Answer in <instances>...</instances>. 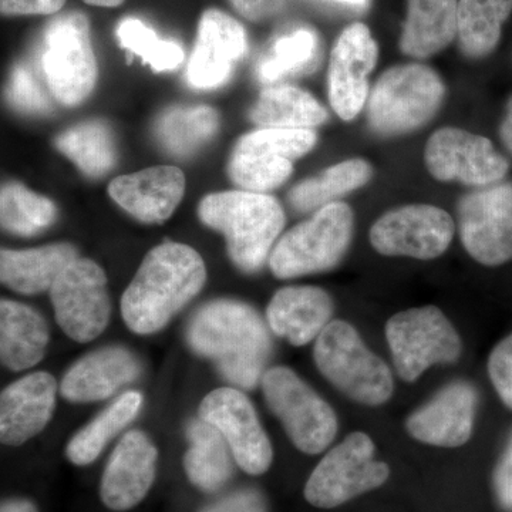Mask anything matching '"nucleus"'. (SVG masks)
<instances>
[{"label":"nucleus","mask_w":512,"mask_h":512,"mask_svg":"<svg viewBox=\"0 0 512 512\" xmlns=\"http://www.w3.org/2000/svg\"><path fill=\"white\" fill-rule=\"evenodd\" d=\"M183 171L171 165L151 167L111 181L110 197L136 220L161 224L173 215L183 200Z\"/></svg>","instance_id":"obj_22"},{"label":"nucleus","mask_w":512,"mask_h":512,"mask_svg":"<svg viewBox=\"0 0 512 512\" xmlns=\"http://www.w3.org/2000/svg\"><path fill=\"white\" fill-rule=\"evenodd\" d=\"M261 384L266 404L299 451L315 456L335 440L339 430L335 410L293 370L271 367Z\"/></svg>","instance_id":"obj_7"},{"label":"nucleus","mask_w":512,"mask_h":512,"mask_svg":"<svg viewBox=\"0 0 512 512\" xmlns=\"http://www.w3.org/2000/svg\"><path fill=\"white\" fill-rule=\"evenodd\" d=\"M494 490L501 507L512 511V436L495 468Z\"/></svg>","instance_id":"obj_41"},{"label":"nucleus","mask_w":512,"mask_h":512,"mask_svg":"<svg viewBox=\"0 0 512 512\" xmlns=\"http://www.w3.org/2000/svg\"><path fill=\"white\" fill-rule=\"evenodd\" d=\"M285 0H231L232 6L252 22H261L274 16L284 6Z\"/></svg>","instance_id":"obj_43"},{"label":"nucleus","mask_w":512,"mask_h":512,"mask_svg":"<svg viewBox=\"0 0 512 512\" xmlns=\"http://www.w3.org/2000/svg\"><path fill=\"white\" fill-rule=\"evenodd\" d=\"M316 141L313 130L259 128L238 141L229 161V175L245 191L274 190L292 174L293 161L313 150Z\"/></svg>","instance_id":"obj_11"},{"label":"nucleus","mask_w":512,"mask_h":512,"mask_svg":"<svg viewBox=\"0 0 512 512\" xmlns=\"http://www.w3.org/2000/svg\"><path fill=\"white\" fill-rule=\"evenodd\" d=\"M57 325L76 342L99 338L109 326L111 303L107 276L92 259L77 258L50 289Z\"/></svg>","instance_id":"obj_12"},{"label":"nucleus","mask_w":512,"mask_h":512,"mask_svg":"<svg viewBox=\"0 0 512 512\" xmlns=\"http://www.w3.org/2000/svg\"><path fill=\"white\" fill-rule=\"evenodd\" d=\"M461 242L485 266L512 259V183H497L466 195L458 204Z\"/></svg>","instance_id":"obj_13"},{"label":"nucleus","mask_w":512,"mask_h":512,"mask_svg":"<svg viewBox=\"0 0 512 512\" xmlns=\"http://www.w3.org/2000/svg\"><path fill=\"white\" fill-rule=\"evenodd\" d=\"M375 451V443L363 431L349 434L313 470L305 485L306 501L329 510L386 483L390 468L375 460Z\"/></svg>","instance_id":"obj_9"},{"label":"nucleus","mask_w":512,"mask_h":512,"mask_svg":"<svg viewBox=\"0 0 512 512\" xmlns=\"http://www.w3.org/2000/svg\"><path fill=\"white\" fill-rule=\"evenodd\" d=\"M477 404L478 394L473 384L463 380L447 384L407 417V433L429 446H464L473 434Z\"/></svg>","instance_id":"obj_18"},{"label":"nucleus","mask_w":512,"mask_h":512,"mask_svg":"<svg viewBox=\"0 0 512 512\" xmlns=\"http://www.w3.org/2000/svg\"><path fill=\"white\" fill-rule=\"evenodd\" d=\"M84 2L89 3V5L93 6H104V8H114V6H119L123 3V0H84Z\"/></svg>","instance_id":"obj_46"},{"label":"nucleus","mask_w":512,"mask_h":512,"mask_svg":"<svg viewBox=\"0 0 512 512\" xmlns=\"http://www.w3.org/2000/svg\"><path fill=\"white\" fill-rule=\"evenodd\" d=\"M121 46L150 64L156 72L173 70L184 60V50L178 43L160 39L154 30L137 19H126L117 29Z\"/></svg>","instance_id":"obj_36"},{"label":"nucleus","mask_w":512,"mask_h":512,"mask_svg":"<svg viewBox=\"0 0 512 512\" xmlns=\"http://www.w3.org/2000/svg\"><path fill=\"white\" fill-rule=\"evenodd\" d=\"M207 281L201 255L188 245L164 242L151 249L121 299L131 332L151 335L191 302Z\"/></svg>","instance_id":"obj_2"},{"label":"nucleus","mask_w":512,"mask_h":512,"mask_svg":"<svg viewBox=\"0 0 512 512\" xmlns=\"http://www.w3.org/2000/svg\"><path fill=\"white\" fill-rule=\"evenodd\" d=\"M456 224L447 211L427 204L386 212L370 228V244L379 254L430 261L447 251Z\"/></svg>","instance_id":"obj_14"},{"label":"nucleus","mask_w":512,"mask_h":512,"mask_svg":"<svg viewBox=\"0 0 512 512\" xmlns=\"http://www.w3.org/2000/svg\"><path fill=\"white\" fill-rule=\"evenodd\" d=\"M143 406V396L136 390L121 394L119 399L107 407L104 412L74 434L66 447V457L76 466H89L100 456L104 447L120 431L136 419Z\"/></svg>","instance_id":"obj_31"},{"label":"nucleus","mask_w":512,"mask_h":512,"mask_svg":"<svg viewBox=\"0 0 512 512\" xmlns=\"http://www.w3.org/2000/svg\"><path fill=\"white\" fill-rule=\"evenodd\" d=\"M50 333L46 320L25 303L0 302V357L13 372L36 366L45 357Z\"/></svg>","instance_id":"obj_26"},{"label":"nucleus","mask_w":512,"mask_h":512,"mask_svg":"<svg viewBox=\"0 0 512 512\" xmlns=\"http://www.w3.org/2000/svg\"><path fill=\"white\" fill-rule=\"evenodd\" d=\"M500 137L505 148L512 154V97L508 101L507 109H505V116L500 127Z\"/></svg>","instance_id":"obj_44"},{"label":"nucleus","mask_w":512,"mask_h":512,"mask_svg":"<svg viewBox=\"0 0 512 512\" xmlns=\"http://www.w3.org/2000/svg\"><path fill=\"white\" fill-rule=\"evenodd\" d=\"M57 383L47 372L9 384L0 396V440L6 446H22L42 433L56 406Z\"/></svg>","instance_id":"obj_21"},{"label":"nucleus","mask_w":512,"mask_h":512,"mask_svg":"<svg viewBox=\"0 0 512 512\" xmlns=\"http://www.w3.org/2000/svg\"><path fill=\"white\" fill-rule=\"evenodd\" d=\"M444 94L443 80L429 66L410 63L390 67L367 100V121L380 136L412 133L436 116Z\"/></svg>","instance_id":"obj_5"},{"label":"nucleus","mask_w":512,"mask_h":512,"mask_svg":"<svg viewBox=\"0 0 512 512\" xmlns=\"http://www.w3.org/2000/svg\"><path fill=\"white\" fill-rule=\"evenodd\" d=\"M52 201L20 184H8L0 194L2 227L20 237H32L45 231L56 220Z\"/></svg>","instance_id":"obj_35"},{"label":"nucleus","mask_w":512,"mask_h":512,"mask_svg":"<svg viewBox=\"0 0 512 512\" xmlns=\"http://www.w3.org/2000/svg\"><path fill=\"white\" fill-rule=\"evenodd\" d=\"M158 451L143 431H128L107 461L100 497L113 511H127L146 498L156 478Z\"/></svg>","instance_id":"obj_19"},{"label":"nucleus","mask_w":512,"mask_h":512,"mask_svg":"<svg viewBox=\"0 0 512 512\" xmlns=\"http://www.w3.org/2000/svg\"><path fill=\"white\" fill-rule=\"evenodd\" d=\"M66 0H0L3 15H52L63 8Z\"/></svg>","instance_id":"obj_42"},{"label":"nucleus","mask_w":512,"mask_h":512,"mask_svg":"<svg viewBox=\"0 0 512 512\" xmlns=\"http://www.w3.org/2000/svg\"><path fill=\"white\" fill-rule=\"evenodd\" d=\"M511 13L512 0H458L457 39L461 52L470 59L491 55Z\"/></svg>","instance_id":"obj_30"},{"label":"nucleus","mask_w":512,"mask_h":512,"mask_svg":"<svg viewBox=\"0 0 512 512\" xmlns=\"http://www.w3.org/2000/svg\"><path fill=\"white\" fill-rule=\"evenodd\" d=\"M458 0H407L400 50L426 59L457 37Z\"/></svg>","instance_id":"obj_27"},{"label":"nucleus","mask_w":512,"mask_h":512,"mask_svg":"<svg viewBox=\"0 0 512 512\" xmlns=\"http://www.w3.org/2000/svg\"><path fill=\"white\" fill-rule=\"evenodd\" d=\"M379 59V46L363 23L348 26L330 53L329 100L340 119L350 121L365 107L369 74Z\"/></svg>","instance_id":"obj_17"},{"label":"nucleus","mask_w":512,"mask_h":512,"mask_svg":"<svg viewBox=\"0 0 512 512\" xmlns=\"http://www.w3.org/2000/svg\"><path fill=\"white\" fill-rule=\"evenodd\" d=\"M313 359L322 376L353 402L376 407L392 399V370L350 323L332 320L315 340Z\"/></svg>","instance_id":"obj_4"},{"label":"nucleus","mask_w":512,"mask_h":512,"mask_svg":"<svg viewBox=\"0 0 512 512\" xmlns=\"http://www.w3.org/2000/svg\"><path fill=\"white\" fill-rule=\"evenodd\" d=\"M318 37L309 29H299L281 37L272 49V55L259 64L261 82L272 83L289 73L298 72L315 59Z\"/></svg>","instance_id":"obj_37"},{"label":"nucleus","mask_w":512,"mask_h":512,"mask_svg":"<svg viewBox=\"0 0 512 512\" xmlns=\"http://www.w3.org/2000/svg\"><path fill=\"white\" fill-rule=\"evenodd\" d=\"M353 228L355 215L345 202L320 208L279 239L269 256L272 274L292 279L330 271L348 252Z\"/></svg>","instance_id":"obj_6"},{"label":"nucleus","mask_w":512,"mask_h":512,"mask_svg":"<svg viewBox=\"0 0 512 512\" xmlns=\"http://www.w3.org/2000/svg\"><path fill=\"white\" fill-rule=\"evenodd\" d=\"M79 258L72 244H52L46 247L0 252V278L12 291L36 295L52 289L64 269Z\"/></svg>","instance_id":"obj_25"},{"label":"nucleus","mask_w":512,"mask_h":512,"mask_svg":"<svg viewBox=\"0 0 512 512\" xmlns=\"http://www.w3.org/2000/svg\"><path fill=\"white\" fill-rule=\"evenodd\" d=\"M190 441L184 457L185 474L195 487L214 493L232 476L231 448L224 436L212 424L192 420L187 429Z\"/></svg>","instance_id":"obj_28"},{"label":"nucleus","mask_w":512,"mask_h":512,"mask_svg":"<svg viewBox=\"0 0 512 512\" xmlns=\"http://www.w3.org/2000/svg\"><path fill=\"white\" fill-rule=\"evenodd\" d=\"M198 215L207 227L224 235L229 258L247 274L264 266L285 227L282 205L261 192L227 191L208 195L201 201Z\"/></svg>","instance_id":"obj_3"},{"label":"nucleus","mask_w":512,"mask_h":512,"mask_svg":"<svg viewBox=\"0 0 512 512\" xmlns=\"http://www.w3.org/2000/svg\"><path fill=\"white\" fill-rule=\"evenodd\" d=\"M329 293L316 286H286L275 293L266 309L269 328L293 346H305L319 338L332 322Z\"/></svg>","instance_id":"obj_24"},{"label":"nucleus","mask_w":512,"mask_h":512,"mask_svg":"<svg viewBox=\"0 0 512 512\" xmlns=\"http://www.w3.org/2000/svg\"><path fill=\"white\" fill-rule=\"evenodd\" d=\"M247 52V33L227 13L210 9L202 15L197 45L188 63L187 77L197 89L227 82L232 67Z\"/></svg>","instance_id":"obj_20"},{"label":"nucleus","mask_w":512,"mask_h":512,"mask_svg":"<svg viewBox=\"0 0 512 512\" xmlns=\"http://www.w3.org/2000/svg\"><path fill=\"white\" fill-rule=\"evenodd\" d=\"M191 349L212 360L234 386L252 390L265 375L272 339L264 319L247 303L220 299L202 306L187 329Z\"/></svg>","instance_id":"obj_1"},{"label":"nucleus","mask_w":512,"mask_h":512,"mask_svg":"<svg viewBox=\"0 0 512 512\" xmlns=\"http://www.w3.org/2000/svg\"><path fill=\"white\" fill-rule=\"evenodd\" d=\"M200 417L220 431L245 473L261 476L269 470L274 460L271 441L241 390L221 387L207 394L200 404Z\"/></svg>","instance_id":"obj_16"},{"label":"nucleus","mask_w":512,"mask_h":512,"mask_svg":"<svg viewBox=\"0 0 512 512\" xmlns=\"http://www.w3.org/2000/svg\"><path fill=\"white\" fill-rule=\"evenodd\" d=\"M386 339L397 373L409 383L431 366L456 363L463 350L456 328L431 305L392 316L386 323Z\"/></svg>","instance_id":"obj_8"},{"label":"nucleus","mask_w":512,"mask_h":512,"mask_svg":"<svg viewBox=\"0 0 512 512\" xmlns=\"http://www.w3.org/2000/svg\"><path fill=\"white\" fill-rule=\"evenodd\" d=\"M372 165L362 158H353L332 165L316 177L308 178L292 188L291 205L299 212H316L338 198L369 183Z\"/></svg>","instance_id":"obj_32"},{"label":"nucleus","mask_w":512,"mask_h":512,"mask_svg":"<svg viewBox=\"0 0 512 512\" xmlns=\"http://www.w3.org/2000/svg\"><path fill=\"white\" fill-rule=\"evenodd\" d=\"M9 97L18 109L29 113L49 110V101L36 82L35 76L26 66H18L10 80Z\"/></svg>","instance_id":"obj_38"},{"label":"nucleus","mask_w":512,"mask_h":512,"mask_svg":"<svg viewBox=\"0 0 512 512\" xmlns=\"http://www.w3.org/2000/svg\"><path fill=\"white\" fill-rule=\"evenodd\" d=\"M0 512H39L36 505L29 500L22 498H13V500L3 501Z\"/></svg>","instance_id":"obj_45"},{"label":"nucleus","mask_w":512,"mask_h":512,"mask_svg":"<svg viewBox=\"0 0 512 512\" xmlns=\"http://www.w3.org/2000/svg\"><path fill=\"white\" fill-rule=\"evenodd\" d=\"M488 375L501 402L512 410V333L491 352Z\"/></svg>","instance_id":"obj_39"},{"label":"nucleus","mask_w":512,"mask_h":512,"mask_svg":"<svg viewBox=\"0 0 512 512\" xmlns=\"http://www.w3.org/2000/svg\"><path fill=\"white\" fill-rule=\"evenodd\" d=\"M249 117L262 128L312 130L328 120V111L311 93L278 86L261 93Z\"/></svg>","instance_id":"obj_29"},{"label":"nucleus","mask_w":512,"mask_h":512,"mask_svg":"<svg viewBox=\"0 0 512 512\" xmlns=\"http://www.w3.org/2000/svg\"><path fill=\"white\" fill-rule=\"evenodd\" d=\"M201 512H266V501L259 491L239 490Z\"/></svg>","instance_id":"obj_40"},{"label":"nucleus","mask_w":512,"mask_h":512,"mask_svg":"<svg viewBox=\"0 0 512 512\" xmlns=\"http://www.w3.org/2000/svg\"><path fill=\"white\" fill-rule=\"evenodd\" d=\"M43 72L55 99L64 106H77L96 86L89 22L82 13H69L50 23L42 55Z\"/></svg>","instance_id":"obj_10"},{"label":"nucleus","mask_w":512,"mask_h":512,"mask_svg":"<svg viewBox=\"0 0 512 512\" xmlns=\"http://www.w3.org/2000/svg\"><path fill=\"white\" fill-rule=\"evenodd\" d=\"M218 123V114L211 107H175L157 121L156 134L165 150L188 156L211 140Z\"/></svg>","instance_id":"obj_33"},{"label":"nucleus","mask_w":512,"mask_h":512,"mask_svg":"<svg viewBox=\"0 0 512 512\" xmlns=\"http://www.w3.org/2000/svg\"><path fill=\"white\" fill-rule=\"evenodd\" d=\"M424 161L436 180L480 188L500 183L510 167L488 138L454 127L430 137Z\"/></svg>","instance_id":"obj_15"},{"label":"nucleus","mask_w":512,"mask_h":512,"mask_svg":"<svg viewBox=\"0 0 512 512\" xmlns=\"http://www.w3.org/2000/svg\"><path fill=\"white\" fill-rule=\"evenodd\" d=\"M336 2L346 3V5L365 6L369 0H336Z\"/></svg>","instance_id":"obj_47"},{"label":"nucleus","mask_w":512,"mask_h":512,"mask_svg":"<svg viewBox=\"0 0 512 512\" xmlns=\"http://www.w3.org/2000/svg\"><path fill=\"white\" fill-rule=\"evenodd\" d=\"M56 147L84 174L101 177L116 163V148L110 128L103 123H83L60 134Z\"/></svg>","instance_id":"obj_34"},{"label":"nucleus","mask_w":512,"mask_h":512,"mask_svg":"<svg viewBox=\"0 0 512 512\" xmlns=\"http://www.w3.org/2000/svg\"><path fill=\"white\" fill-rule=\"evenodd\" d=\"M140 375V362L130 350L109 346L77 360L63 376L59 392L67 402H100Z\"/></svg>","instance_id":"obj_23"}]
</instances>
